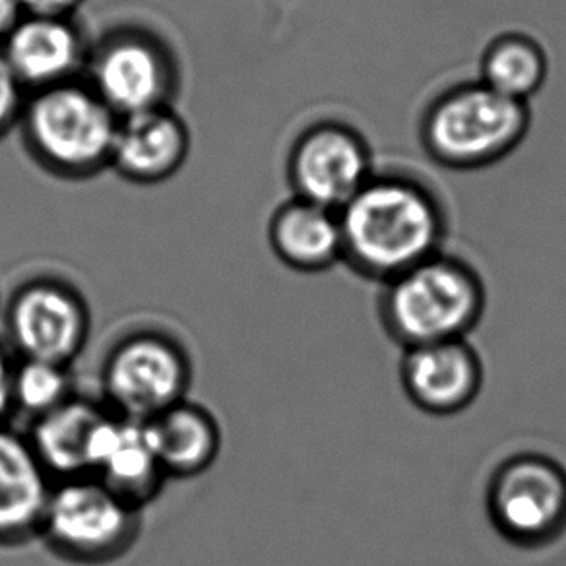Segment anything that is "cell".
<instances>
[{
  "mask_svg": "<svg viewBox=\"0 0 566 566\" xmlns=\"http://www.w3.org/2000/svg\"><path fill=\"white\" fill-rule=\"evenodd\" d=\"M90 475L140 511L161 493L167 481L144 423L115 413L95 442Z\"/></svg>",
  "mask_w": 566,
  "mask_h": 566,
  "instance_id": "cell-16",
  "label": "cell"
},
{
  "mask_svg": "<svg viewBox=\"0 0 566 566\" xmlns=\"http://www.w3.org/2000/svg\"><path fill=\"white\" fill-rule=\"evenodd\" d=\"M365 134L339 118L307 126L287 156V179L295 197L339 212L375 175Z\"/></svg>",
  "mask_w": 566,
  "mask_h": 566,
  "instance_id": "cell-9",
  "label": "cell"
},
{
  "mask_svg": "<svg viewBox=\"0 0 566 566\" xmlns=\"http://www.w3.org/2000/svg\"><path fill=\"white\" fill-rule=\"evenodd\" d=\"M175 78L167 49L148 33H113L90 56L87 84L118 118L167 105Z\"/></svg>",
  "mask_w": 566,
  "mask_h": 566,
  "instance_id": "cell-10",
  "label": "cell"
},
{
  "mask_svg": "<svg viewBox=\"0 0 566 566\" xmlns=\"http://www.w3.org/2000/svg\"><path fill=\"white\" fill-rule=\"evenodd\" d=\"M74 394L71 367L35 359H17L12 377L14 411H22L33 421L63 406Z\"/></svg>",
  "mask_w": 566,
  "mask_h": 566,
  "instance_id": "cell-20",
  "label": "cell"
},
{
  "mask_svg": "<svg viewBox=\"0 0 566 566\" xmlns=\"http://www.w3.org/2000/svg\"><path fill=\"white\" fill-rule=\"evenodd\" d=\"M142 511L92 475L55 481L40 539L56 557L103 566L125 557L140 535Z\"/></svg>",
  "mask_w": 566,
  "mask_h": 566,
  "instance_id": "cell-7",
  "label": "cell"
},
{
  "mask_svg": "<svg viewBox=\"0 0 566 566\" xmlns=\"http://www.w3.org/2000/svg\"><path fill=\"white\" fill-rule=\"evenodd\" d=\"M488 301L480 270L470 260L442 251L380 285L378 323L401 352L470 339L485 316Z\"/></svg>",
  "mask_w": 566,
  "mask_h": 566,
  "instance_id": "cell-2",
  "label": "cell"
},
{
  "mask_svg": "<svg viewBox=\"0 0 566 566\" xmlns=\"http://www.w3.org/2000/svg\"><path fill=\"white\" fill-rule=\"evenodd\" d=\"M195 369L189 349L171 332L140 326L107 347L99 367L102 401L118 417L150 421L187 400Z\"/></svg>",
  "mask_w": 566,
  "mask_h": 566,
  "instance_id": "cell-5",
  "label": "cell"
},
{
  "mask_svg": "<svg viewBox=\"0 0 566 566\" xmlns=\"http://www.w3.org/2000/svg\"><path fill=\"white\" fill-rule=\"evenodd\" d=\"M53 485L28 437L0 424V547L40 537Z\"/></svg>",
  "mask_w": 566,
  "mask_h": 566,
  "instance_id": "cell-12",
  "label": "cell"
},
{
  "mask_svg": "<svg viewBox=\"0 0 566 566\" xmlns=\"http://www.w3.org/2000/svg\"><path fill=\"white\" fill-rule=\"evenodd\" d=\"M189 146V128L175 111H140L118 118L111 166L128 181L156 185L181 169Z\"/></svg>",
  "mask_w": 566,
  "mask_h": 566,
  "instance_id": "cell-13",
  "label": "cell"
},
{
  "mask_svg": "<svg viewBox=\"0 0 566 566\" xmlns=\"http://www.w3.org/2000/svg\"><path fill=\"white\" fill-rule=\"evenodd\" d=\"M82 0H20L25 17L69 18Z\"/></svg>",
  "mask_w": 566,
  "mask_h": 566,
  "instance_id": "cell-23",
  "label": "cell"
},
{
  "mask_svg": "<svg viewBox=\"0 0 566 566\" xmlns=\"http://www.w3.org/2000/svg\"><path fill=\"white\" fill-rule=\"evenodd\" d=\"M24 138L41 166L63 177H87L111 166L118 117L90 84L72 80L25 102Z\"/></svg>",
  "mask_w": 566,
  "mask_h": 566,
  "instance_id": "cell-4",
  "label": "cell"
},
{
  "mask_svg": "<svg viewBox=\"0 0 566 566\" xmlns=\"http://www.w3.org/2000/svg\"><path fill=\"white\" fill-rule=\"evenodd\" d=\"M0 307H2V300H0Z\"/></svg>",
  "mask_w": 566,
  "mask_h": 566,
  "instance_id": "cell-25",
  "label": "cell"
},
{
  "mask_svg": "<svg viewBox=\"0 0 566 566\" xmlns=\"http://www.w3.org/2000/svg\"><path fill=\"white\" fill-rule=\"evenodd\" d=\"M2 324L18 359L71 367L90 339L92 313L76 285L56 275H33L10 293Z\"/></svg>",
  "mask_w": 566,
  "mask_h": 566,
  "instance_id": "cell-8",
  "label": "cell"
},
{
  "mask_svg": "<svg viewBox=\"0 0 566 566\" xmlns=\"http://www.w3.org/2000/svg\"><path fill=\"white\" fill-rule=\"evenodd\" d=\"M17 361L10 357L7 347L0 346V424H7L14 413V398H12V377H14Z\"/></svg>",
  "mask_w": 566,
  "mask_h": 566,
  "instance_id": "cell-22",
  "label": "cell"
},
{
  "mask_svg": "<svg viewBox=\"0 0 566 566\" xmlns=\"http://www.w3.org/2000/svg\"><path fill=\"white\" fill-rule=\"evenodd\" d=\"M2 55L33 94L76 80L86 63L84 41L69 18L24 17L4 40Z\"/></svg>",
  "mask_w": 566,
  "mask_h": 566,
  "instance_id": "cell-14",
  "label": "cell"
},
{
  "mask_svg": "<svg viewBox=\"0 0 566 566\" xmlns=\"http://www.w3.org/2000/svg\"><path fill=\"white\" fill-rule=\"evenodd\" d=\"M485 514L514 549H549L566 535V465L539 450L503 458L485 483Z\"/></svg>",
  "mask_w": 566,
  "mask_h": 566,
  "instance_id": "cell-6",
  "label": "cell"
},
{
  "mask_svg": "<svg viewBox=\"0 0 566 566\" xmlns=\"http://www.w3.org/2000/svg\"><path fill=\"white\" fill-rule=\"evenodd\" d=\"M338 216L342 264L378 285L447 251V208L416 175L375 171Z\"/></svg>",
  "mask_w": 566,
  "mask_h": 566,
  "instance_id": "cell-1",
  "label": "cell"
},
{
  "mask_svg": "<svg viewBox=\"0 0 566 566\" xmlns=\"http://www.w3.org/2000/svg\"><path fill=\"white\" fill-rule=\"evenodd\" d=\"M24 17L20 0H0V40H7Z\"/></svg>",
  "mask_w": 566,
  "mask_h": 566,
  "instance_id": "cell-24",
  "label": "cell"
},
{
  "mask_svg": "<svg viewBox=\"0 0 566 566\" xmlns=\"http://www.w3.org/2000/svg\"><path fill=\"white\" fill-rule=\"evenodd\" d=\"M398 377L409 403L421 413L454 417L480 398L485 363L470 339H452L403 349Z\"/></svg>",
  "mask_w": 566,
  "mask_h": 566,
  "instance_id": "cell-11",
  "label": "cell"
},
{
  "mask_svg": "<svg viewBox=\"0 0 566 566\" xmlns=\"http://www.w3.org/2000/svg\"><path fill=\"white\" fill-rule=\"evenodd\" d=\"M24 90L0 51V136L10 130V126L18 118H22L25 107Z\"/></svg>",
  "mask_w": 566,
  "mask_h": 566,
  "instance_id": "cell-21",
  "label": "cell"
},
{
  "mask_svg": "<svg viewBox=\"0 0 566 566\" xmlns=\"http://www.w3.org/2000/svg\"><path fill=\"white\" fill-rule=\"evenodd\" d=\"M532 126L530 103L514 102L481 80L444 87L419 118L421 148L450 171H480L518 150Z\"/></svg>",
  "mask_w": 566,
  "mask_h": 566,
  "instance_id": "cell-3",
  "label": "cell"
},
{
  "mask_svg": "<svg viewBox=\"0 0 566 566\" xmlns=\"http://www.w3.org/2000/svg\"><path fill=\"white\" fill-rule=\"evenodd\" d=\"M144 429L167 480L198 478L220 457L223 434L218 417L189 398L144 421Z\"/></svg>",
  "mask_w": 566,
  "mask_h": 566,
  "instance_id": "cell-18",
  "label": "cell"
},
{
  "mask_svg": "<svg viewBox=\"0 0 566 566\" xmlns=\"http://www.w3.org/2000/svg\"><path fill=\"white\" fill-rule=\"evenodd\" d=\"M549 76V56L542 41L526 32H504L489 41L480 59V78L514 102L530 103Z\"/></svg>",
  "mask_w": 566,
  "mask_h": 566,
  "instance_id": "cell-19",
  "label": "cell"
},
{
  "mask_svg": "<svg viewBox=\"0 0 566 566\" xmlns=\"http://www.w3.org/2000/svg\"><path fill=\"white\" fill-rule=\"evenodd\" d=\"M268 243L275 259L300 274H323L344 256L338 212L297 197L275 208Z\"/></svg>",
  "mask_w": 566,
  "mask_h": 566,
  "instance_id": "cell-17",
  "label": "cell"
},
{
  "mask_svg": "<svg viewBox=\"0 0 566 566\" xmlns=\"http://www.w3.org/2000/svg\"><path fill=\"white\" fill-rule=\"evenodd\" d=\"M111 411L102 400L74 394L63 406L33 419L28 441L55 481L92 473L95 442Z\"/></svg>",
  "mask_w": 566,
  "mask_h": 566,
  "instance_id": "cell-15",
  "label": "cell"
}]
</instances>
